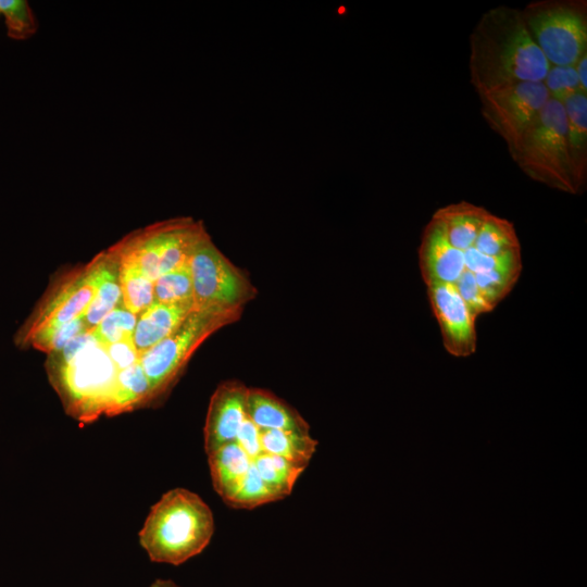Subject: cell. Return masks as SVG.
Wrapping results in <instances>:
<instances>
[{"instance_id":"1","label":"cell","mask_w":587,"mask_h":587,"mask_svg":"<svg viewBox=\"0 0 587 587\" xmlns=\"http://www.w3.org/2000/svg\"><path fill=\"white\" fill-rule=\"evenodd\" d=\"M469 42L470 83L477 95L521 83H542L550 66L515 8L498 5L484 12Z\"/></svg>"},{"instance_id":"2","label":"cell","mask_w":587,"mask_h":587,"mask_svg":"<svg viewBox=\"0 0 587 587\" xmlns=\"http://www.w3.org/2000/svg\"><path fill=\"white\" fill-rule=\"evenodd\" d=\"M214 530L208 503L198 494L177 487L151 507L138 538L152 562L177 566L200 554Z\"/></svg>"},{"instance_id":"3","label":"cell","mask_w":587,"mask_h":587,"mask_svg":"<svg viewBox=\"0 0 587 587\" xmlns=\"http://www.w3.org/2000/svg\"><path fill=\"white\" fill-rule=\"evenodd\" d=\"M51 384L65 411L83 423L110 416L118 370L103 345L90 342L66 361H47Z\"/></svg>"},{"instance_id":"4","label":"cell","mask_w":587,"mask_h":587,"mask_svg":"<svg viewBox=\"0 0 587 587\" xmlns=\"http://www.w3.org/2000/svg\"><path fill=\"white\" fill-rule=\"evenodd\" d=\"M509 153L530 179L562 192L579 193L569 154L566 118L561 102L549 98Z\"/></svg>"},{"instance_id":"5","label":"cell","mask_w":587,"mask_h":587,"mask_svg":"<svg viewBox=\"0 0 587 587\" xmlns=\"http://www.w3.org/2000/svg\"><path fill=\"white\" fill-rule=\"evenodd\" d=\"M521 13L534 42L550 65L574 66L587 52L586 1H533Z\"/></svg>"},{"instance_id":"6","label":"cell","mask_w":587,"mask_h":587,"mask_svg":"<svg viewBox=\"0 0 587 587\" xmlns=\"http://www.w3.org/2000/svg\"><path fill=\"white\" fill-rule=\"evenodd\" d=\"M240 315L241 312L195 309L171 335L142 353L139 363L149 380L152 399L173 385L207 338Z\"/></svg>"},{"instance_id":"7","label":"cell","mask_w":587,"mask_h":587,"mask_svg":"<svg viewBox=\"0 0 587 587\" xmlns=\"http://www.w3.org/2000/svg\"><path fill=\"white\" fill-rule=\"evenodd\" d=\"M195 309L242 312L257 296L248 276L234 265L207 234L189 259Z\"/></svg>"},{"instance_id":"8","label":"cell","mask_w":587,"mask_h":587,"mask_svg":"<svg viewBox=\"0 0 587 587\" xmlns=\"http://www.w3.org/2000/svg\"><path fill=\"white\" fill-rule=\"evenodd\" d=\"M97 255L86 265L65 274L45 295L15 335L20 347L36 332L58 327L83 316L97 289Z\"/></svg>"},{"instance_id":"9","label":"cell","mask_w":587,"mask_h":587,"mask_svg":"<svg viewBox=\"0 0 587 587\" xmlns=\"http://www.w3.org/2000/svg\"><path fill=\"white\" fill-rule=\"evenodd\" d=\"M480 114L512 149L549 100L542 83H521L478 95Z\"/></svg>"},{"instance_id":"10","label":"cell","mask_w":587,"mask_h":587,"mask_svg":"<svg viewBox=\"0 0 587 587\" xmlns=\"http://www.w3.org/2000/svg\"><path fill=\"white\" fill-rule=\"evenodd\" d=\"M433 313L439 324L445 349L465 358L476 350V317L460 297L454 284L426 285Z\"/></svg>"},{"instance_id":"11","label":"cell","mask_w":587,"mask_h":587,"mask_svg":"<svg viewBox=\"0 0 587 587\" xmlns=\"http://www.w3.org/2000/svg\"><path fill=\"white\" fill-rule=\"evenodd\" d=\"M248 387L238 380L221 383L213 392L204 424L207 455L220 447L236 441L247 420Z\"/></svg>"},{"instance_id":"12","label":"cell","mask_w":587,"mask_h":587,"mask_svg":"<svg viewBox=\"0 0 587 587\" xmlns=\"http://www.w3.org/2000/svg\"><path fill=\"white\" fill-rule=\"evenodd\" d=\"M419 258L425 285L455 284L465 270L464 251L449 242L441 224L433 217L423 230Z\"/></svg>"},{"instance_id":"13","label":"cell","mask_w":587,"mask_h":587,"mask_svg":"<svg viewBox=\"0 0 587 587\" xmlns=\"http://www.w3.org/2000/svg\"><path fill=\"white\" fill-rule=\"evenodd\" d=\"M195 310V303L153 302L138 315L133 334L139 357L158 342L171 335Z\"/></svg>"},{"instance_id":"14","label":"cell","mask_w":587,"mask_h":587,"mask_svg":"<svg viewBox=\"0 0 587 587\" xmlns=\"http://www.w3.org/2000/svg\"><path fill=\"white\" fill-rule=\"evenodd\" d=\"M247 416L260 429L310 434V425L297 410L264 389L248 388Z\"/></svg>"},{"instance_id":"15","label":"cell","mask_w":587,"mask_h":587,"mask_svg":"<svg viewBox=\"0 0 587 587\" xmlns=\"http://www.w3.org/2000/svg\"><path fill=\"white\" fill-rule=\"evenodd\" d=\"M566 118V140L578 191L587 175V92L577 91L562 102Z\"/></svg>"},{"instance_id":"16","label":"cell","mask_w":587,"mask_h":587,"mask_svg":"<svg viewBox=\"0 0 587 587\" xmlns=\"http://www.w3.org/2000/svg\"><path fill=\"white\" fill-rule=\"evenodd\" d=\"M97 258L99 262L97 289L83 315L89 330H92L112 310L122 304L117 255L110 247L100 252Z\"/></svg>"},{"instance_id":"17","label":"cell","mask_w":587,"mask_h":587,"mask_svg":"<svg viewBox=\"0 0 587 587\" xmlns=\"http://www.w3.org/2000/svg\"><path fill=\"white\" fill-rule=\"evenodd\" d=\"M490 212L480 205L460 201L439 208L433 218L437 220L457 249L465 251L474 245L477 234Z\"/></svg>"},{"instance_id":"18","label":"cell","mask_w":587,"mask_h":587,"mask_svg":"<svg viewBox=\"0 0 587 587\" xmlns=\"http://www.w3.org/2000/svg\"><path fill=\"white\" fill-rule=\"evenodd\" d=\"M214 490L225 501L239 486L252 460L236 442H229L208 454Z\"/></svg>"},{"instance_id":"19","label":"cell","mask_w":587,"mask_h":587,"mask_svg":"<svg viewBox=\"0 0 587 587\" xmlns=\"http://www.w3.org/2000/svg\"><path fill=\"white\" fill-rule=\"evenodd\" d=\"M262 452L275 454L287 461L307 467L319 441L310 434L295 432L260 429Z\"/></svg>"},{"instance_id":"20","label":"cell","mask_w":587,"mask_h":587,"mask_svg":"<svg viewBox=\"0 0 587 587\" xmlns=\"http://www.w3.org/2000/svg\"><path fill=\"white\" fill-rule=\"evenodd\" d=\"M153 401L149 380L139 362L118 371L110 416Z\"/></svg>"},{"instance_id":"21","label":"cell","mask_w":587,"mask_h":587,"mask_svg":"<svg viewBox=\"0 0 587 587\" xmlns=\"http://www.w3.org/2000/svg\"><path fill=\"white\" fill-rule=\"evenodd\" d=\"M117 259L122 304L138 316L154 301L153 282L134 263Z\"/></svg>"},{"instance_id":"22","label":"cell","mask_w":587,"mask_h":587,"mask_svg":"<svg viewBox=\"0 0 587 587\" xmlns=\"http://www.w3.org/2000/svg\"><path fill=\"white\" fill-rule=\"evenodd\" d=\"M472 247L487 255H500L521 249L514 225L491 213L483 223Z\"/></svg>"},{"instance_id":"23","label":"cell","mask_w":587,"mask_h":587,"mask_svg":"<svg viewBox=\"0 0 587 587\" xmlns=\"http://www.w3.org/2000/svg\"><path fill=\"white\" fill-rule=\"evenodd\" d=\"M252 462L261 478L284 497L291 494L296 482L305 470L282 457L264 452Z\"/></svg>"},{"instance_id":"24","label":"cell","mask_w":587,"mask_h":587,"mask_svg":"<svg viewBox=\"0 0 587 587\" xmlns=\"http://www.w3.org/2000/svg\"><path fill=\"white\" fill-rule=\"evenodd\" d=\"M283 498L280 492L261 478L252 462L235 492L224 502L236 509H252Z\"/></svg>"},{"instance_id":"25","label":"cell","mask_w":587,"mask_h":587,"mask_svg":"<svg viewBox=\"0 0 587 587\" xmlns=\"http://www.w3.org/2000/svg\"><path fill=\"white\" fill-rule=\"evenodd\" d=\"M523 270L522 261L474 274L476 284L489 305L495 307L512 290Z\"/></svg>"},{"instance_id":"26","label":"cell","mask_w":587,"mask_h":587,"mask_svg":"<svg viewBox=\"0 0 587 587\" xmlns=\"http://www.w3.org/2000/svg\"><path fill=\"white\" fill-rule=\"evenodd\" d=\"M154 301L159 303L193 302L189 264L161 274L153 282Z\"/></svg>"},{"instance_id":"27","label":"cell","mask_w":587,"mask_h":587,"mask_svg":"<svg viewBox=\"0 0 587 587\" xmlns=\"http://www.w3.org/2000/svg\"><path fill=\"white\" fill-rule=\"evenodd\" d=\"M89 330L83 319L79 316L66 324L58 327L43 328L28 337L22 347H34L48 354L60 351L74 337Z\"/></svg>"},{"instance_id":"28","label":"cell","mask_w":587,"mask_h":587,"mask_svg":"<svg viewBox=\"0 0 587 587\" xmlns=\"http://www.w3.org/2000/svg\"><path fill=\"white\" fill-rule=\"evenodd\" d=\"M0 14L3 15L7 34L14 40H25L38 29L36 16L25 0H0Z\"/></svg>"},{"instance_id":"29","label":"cell","mask_w":587,"mask_h":587,"mask_svg":"<svg viewBox=\"0 0 587 587\" xmlns=\"http://www.w3.org/2000/svg\"><path fill=\"white\" fill-rule=\"evenodd\" d=\"M138 316L120 304L112 310L91 332L101 345H110L132 338Z\"/></svg>"},{"instance_id":"30","label":"cell","mask_w":587,"mask_h":587,"mask_svg":"<svg viewBox=\"0 0 587 587\" xmlns=\"http://www.w3.org/2000/svg\"><path fill=\"white\" fill-rule=\"evenodd\" d=\"M542 84L549 98L561 103L577 91H583L576 70L571 65H550Z\"/></svg>"},{"instance_id":"31","label":"cell","mask_w":587,"mask_h":587,"mask_svg":"<svg viewBox=\"0 0 587 587\" xmlns=\"http://www.w3.org/2000/svg\"><path fill=\"white\" fill-rule=\"evenodd\" d=\"M520 261H522L521 249L500 255H487L474 247L464 251L465 270L473 274L488 272Z\"/></svg>"},{"instance_id":"32","label":"cell","mask_w":587,"mask_h":587,"mask_svg":"<svg viewBox=\"0 0 587 587\" xmlns=\"http://www.w3.org/2000/svg\"><path fill=\"white\" fill-rule=\"evenodd\" d=\"M454 285L460 297L475 317L494 310L484 298L476 284L474 274L470 271L464 270Z\"/></svg>"},{"instance_id":"33","label":"cell","mask_w":587,"mask_h":587,"mask_svg":"<svg viewBox=\"0 0 587 587\" xmlns=\"http://www.w3.org/2000/svg\"><path fill=\"white\" fill-rule=\"evenodd\" d=\"M104 348L118 371L139 362V353L135 347L133 337L105 345Z\"/></svg>"},{"instance_id":"34","label":"cell","mask_w":587,"mask_h":587,"mask_svg":"<svg viewBox=\"0 0 587 587\" xmlns=\"http://www.w3.org/2000/svg\"><path fill=\"white\" fill-rule=\"evenodd\" d=\"M236 442L242 448V450L250 457L252 461L262 453L260 428L255 426L248 417L238 432Z\"/></svg>"},{"instance_id":"35","label":"cell","mask_w":587,"mask_h":587,"mask_svg":"<svg viewBox=\"0 0 587 587\" xmlns=\"http://www.w3.org/2000/svg\"><path fill=\"white\" fill-rule=\"evenodd\" d=\"M583 91L587 92V52L574 65Z\"/></svg>"},{"instance_id":"36","label":"cell","mask_w":587,"mask_h":587,"mask_svg":"<svg viewBox=\"0 0 587 587\" xmlns=\"http://www.w3.org/2000/svg\"><path fill=\"white\" fill-rule=\"evenodd\" d=\"M149 587H183V586L176 584L172 579L157 578L149 585Z\"/></svg>"}]
</instances>
